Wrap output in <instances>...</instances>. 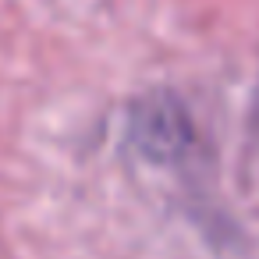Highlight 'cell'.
Here are the masks:
<instances>
[{"mask_svg":"<svg viewBox=\"0 0 259 259\" xmlns=\"http://www.w3.org/2000/svg\"><path fill=\"white\" fill-rule=\"evenodd\" d=\"M128 142L135 146V153L142 160L153 163H178L188 146L195 142L192 121L185 114V107L167 93H146L142 100L132 103L128 110Z\"/></svg>","mask_w":259,"mask_h":259,"instance_id":"6da1fadb","label":"cell"},{"mask_svg":"<svg viewBox=\"0 0 259 259\" xmlns=\"http://www.w3.org/2000/svg\"><path fill=\"white\" fill-rule=\"evenodd\" d=\"M248 124H252V132L259 135V89H255V96H252V107H248Z\"/></svg>","mask_w":259,"mask_h":259,"instance_id":"7a4b0ae2","label":"cell"}]
</instances>
